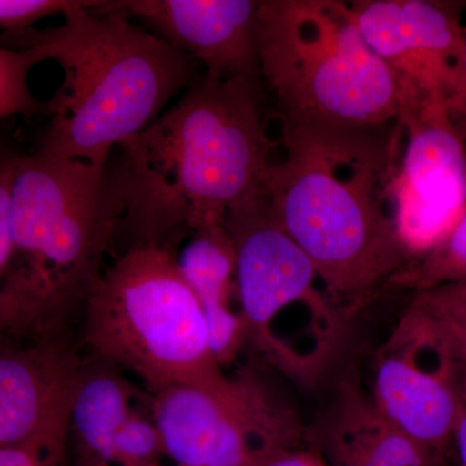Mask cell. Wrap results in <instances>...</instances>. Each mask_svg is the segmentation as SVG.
Here are the masks:
<instances>
[{
    "mask_svg": "<svg viewBox=\"0 0 466 466\" xmlns=\"http://www.w3.org/2000/svg\"><path fill=\"white\" fill-rule=\"evenodd\" d=\"M260 87L205 76L116 148L108 168L130 248L174 250L184 236L223 225L229 210L266 192L274 143Z\"/></svg>",
    "mask_w": 466,
    "mask_h": 466,
    "instance_id": "1",
    "label": "cell"
},
{
    "mask_svg": "<svg viewBox=\"0 0 466 466\" xmlns=\"http://www.w3.org/2000/svg\"><path fill=\"white\" fill-rule=\"evenodd\" d=\"M279 119L285 157L266 184L272 213L330 297L366 299L410 263L389 201L403 126Z\"/></svg>",
    "mask_w": 466,
    "mask_h": 466,
    "instance_id": "2",
    "label": "cell"
},
{
    "mask_svg": "<svg viewBox=\"0 0 466 466\" xmlns=\"http://www.w3.org/2000/svg\"><path fill=\"white\" fill-rule=\"evenodd\" d=\"M63 17L60 26L2 33L0 46L36 51L63 69L38 149L108 167L113 149L146 130L192 84L198 63L106 2H86Z\"/></svg>",
    "mask_w": 466,
    "mask_h": 466,
    "instance_id": "3",
    "label": "cell"
},
{
    "mask_svg": "<svg viewBox=\"0 0 466 466\" xmlns=\"http://www.w3.org/2000/svg\"><path fill=\"white\" fill-rule=\"evenodd\" d=\"M122 208L108 167L18 153L2 339L60 336L103 275Z\"/></svg>",
    "mask_w": 466,
    "mask_h": 466,
    "instance_id": "4",
    "label": "cell"
},
{
    "mask_svg": "<svg viewBox=\"0 0 466 466\" xmlns=\"http://www.w3.org/2000/svg\"><path fill=\"white\" fill-rule=\"evenodd\" d=\"M84 342L95 359L130 370L152 392L196 386L228 394L198 299L173 249L128 248L86 299Z\"/></svg>",
    "mask_w": 466,
    "mask_h": 466,
    "instance_id": "5",
    "label": "cell"
},
{
    "mask_svg": "<svg viewBox=\"0 0 466 466\" xmlns=\"http://www.w3.org/2000/svg\"><path fill=\"white\" fill-rule=\"evenodd\" d=\"M260 84L278 116L349 125L400 121L401 91L339 0H260Z\"/></svg>",
    "mask_w": 466,
    "mask_h": 466,
    "instance_id": "6",
    "label": "cell"
},
{
    "mask_svg": "<svg viewBox=\"0 0 466 466\" xmlns=\"http://www.w3.org/2000/svg\"><path fill=\"white\" fill-rule=\"evenodd\" d=\"M350 16L394 76L401 113L449 108L458 91L464 32L458 5L437 0H354Z\"/></svg>",
    "mask_w": 466,
    "mask_h": 466,
    "instance_id": "7",
    "label": "cell"
},
{
    "mask_svg": "<svg viewBox=\"0 0 466 466\" xmlns=\"http://www.w3.org/2000/svg\"><path fill=\"white\" fill-rule=\"evenodd\" d=\"M400 122L407 140L389 201L410 263L441 240L465 208L466 140L465 128L444 106L406 113Z\"/></svg>",
    "mask_w": 466,
    "mask_h": 466,
    "instance_id": "8",
    "label": "cell"
},
{
    "mask_svg": "<svg viewBox=\"0 0 466 466\" xmlns=\"http://www.w3.org/2000/svg\"><path fill=\"white\" fill-rule=\"evenodd\" d=\"M150 413L165 455L177 465L263 466L272 456L254 444L257 435L274 444L268 410L241 383L228 394L196 386L162 389L153 392Z\"/></svg>",
    "mask_w": 466,
    "mask_h": 466,
    "instance_id": "9",
    "label": "cell"
},
{
    "mask_svg": "<svg viewBox=\"0 0 466 466\" xmlns=\"http://www.w3.org/2000/svg\"><path fill=\"white\" fill-rule=\"evenodd\" d=\"M223 227L235 251V278L241 315L257 341L271 348L276 317L294 303L323 314L311 259L279 225L266 192L233 208Z\"/></svg>",
    "mask_w": 466,
    "mask_h": 466,
    "instance_id": "10",
    "label": "cell"
},
{
    "mask_svg": "<svg viewBox=\"0 0 466 466\" xmlns=\"http://www.w3.org/2000/svg\"><path fill=\"white\" fill-rule=\"evenodd\" d=\"M82 364L60 336L0 341V449L67 446Z\"/></svg>",
    "mask_w": 466,
    "mask_h": 466,
    "instance_id": "11",
    "label": "cell"
},
{
    "mask_svg": "<svg viewBox=\"0 0 466 466\" xmlns=\"http://www.w3.org/2000/svg\"><path fill=\"white\" fill-rule=\"evenodd\" d=\"M259 5L260 0L106 2L112 11L137 18L148 32L202 64L205 76L256 84H260Z\"/></svg>",
    "mask_w": 466,
    "mask_h": 466,
    "instance_id": "12",
    "label": "cell"
},
{
    "mask_svg": "<svg viewBox=\"0 0 466 466\" xmlns=\"http://www.w3.org/2000/svg\"><path fill=\"white\" fill-rule=\"evenodd\" d=\"M177 259L184 280L200 303L211 352L218 364L225 366L249 334L242 315L229 306L235 276L231 238L223 225L196 229Z\"/></svg>",
    "mask_w": 466,
    "mask_h": 466,
    "instance_id": "13",
    "label": "cell"
},
{
    "mask_svg": "<svg viewBox=\"0 0 466 466\" xmlns=\"http://www.w3.org/2000/svg\"><path fill=\"white\" fill-rule=\"evenodd\" d=\"M375 397L380 416L426 450L441 449L459 417L446 383L398 355L380 361Z\"/></svg>",
    "mask_w": 466,
    "mask_h": 466,
    "instance_id": "14",
    "label": "cell"
},
{
    "mask_svg": "<svg viewBox=\"0 0 466 466\" xmlns=\"http://www.w3.org/2000/svg\"><path fill=\"white\" fill-rule=\"evenodd\" d=\"M116 368L99 361L82 364L69 413V438L76 466H112L116 435L137 407L135 389Z\"/></svg>",
    "mask_w": 466,
    "mask_h": 466,
    "instance_id": "15",
    "label": "cell"
},
{
    "mask_svg": "<svg viewBox=\"0 0 466 466\" xmlns=\"http://www.w3.org/2000/svg\"><path fill=\"white\" fill-rule=\"evenodd\" d=\"M390 283L420 290L466 283V205L441 240L404 267Z\"/></svg>",
    "mask_w": 466,
    "mask_h": 466,
    "instance_id": "16",
    "label": "cell"
},
{
    "mask_svg": "<svg viewBox=\"0 0 466 466\" xmlns=\"http://www.w3.org/2000/svg\"><path fill=\"white\" fill-rule=\"evenodd\" d=\"M45 63L34 50H9L0 46V121L18 115H47V103L36 99L29 86L33 67Z\"/></svg>",
    "mask_w": 466,
    "mask_h": 466,
    "instance_id": "17",
    "label": "cell"
},
{
    "mask_svg": "<svg viewBox=\"0 0 466 466\" xmlns=\"http://www.w3.org/2000/svg\"><path fill=\"white\" fill-rule=\"evenodd\" d=\"M18 153L20 152L0 144V339L3 327V299L12 258L9 216Z\"/></svg>",
    "mask_w": 466,
    "mask_h": 466,
    "instance_id": "18",
    "label": "cell"
},
{
    "mask_svg": "<svg viewBox=\"0 0 466 466\" xmlns=\"http://www.w3.org/2000/svg\"><path fill=\"white\" fill-rule=\"evenodd\" d=\"M85 0H0V29L18 33L34 27L43 18L67 14Z\"/></svg>",
    "mask_w": 466,
    "mask_h": 466,
    "instance_id": "19",
    "label": "cell"
},
{
    "mask_svg": "<svg viewBox=\"0 0 466 466\" xmlns=\"http://www.w3.org/2000/svg\"><path fill=\"white\" fill-rule=\"evenodd\" d=\"M67 446L26 444L0 449V466H66Z\"/></svg>",
    "mask_w": 466,
    "mask_h": 466,
    "instance_id": "20",
    "label": "cell"
},
{
    "mask_svg": "<svg viewBox=\"0 0 466 466\" xmlns=\"http://www.w3.org/2000/svg\"><path fill=\"white\" fill-rule=\"evenodd\" d=\"M451 115L458 119L459 124L465 128L466 125V29L464 32V45H462L461 64H460V75L458 91L455 100L451 106Z\"/></svg>",
    "mask_w": 466,
    "mask_h": 466,
    "instance_id": "21",
    "label": "cell"
},
{
    "mask_svg": "<svg viewBox=\"0 0 466 466\" xmlns=\"http://www.w3.org/2000/svg\"><path fill=\"white\" fill-rule=\"evenodd\" d=\"M263 466H321L317 458L311 453L278 452L271 456Z\"/></svg>",
    "mask_w": 466,
    "mask_h": 466,
    "instance_id": "22",
    "label": "cell"
},
{
    "mask_svg": "<svg viewBox=\"0 0 466 466\" xmlns=\"http://www.w3.org/2000/svg\"><path fill=\"white\" fill-rule=\"evenodd\" d=\"M453 431H455L460 461L462 466H466V413L458 417Z\"/></svg>",
    "mask_w": 466,
    "mask_h": 466,
    "instance_id": "23",
    "label": "cell"
},
{
    "mask_svg": "<svg viewBox=\"0 0 466 466\" xmlns=\"http://www.w3.org/2000/svg\"><path fill=\"white\" fill-rule=\"evenodd\" d=\"M336 466H361L357 464H337Z\"/></svg>",
    "mask_w": 466,
    "mask_h": 466,
    "instance_id": "24",
    "label": "cell"
},
{
    "mask_svg": "<svg viewBox=\"0 0 466 466\" xmlns=\"http://www.w3.org/2000/svg\"><path fill=\"white\" fill-rule=\"evenodd\" d=\"M157 466H162V465H157ZM177 466H180V465H177Z\"/></svg>",
    "mask_w": 466,
    "mask_h": 466,
    "instance_id": "25",
    "label": "cell"
},
{
    "mask_svg": "<svg viewBox=\"0 0 466 466\" xmlns=\"http://www.w3.org/2000/svg\"><path fill=\"white\" fill-rule=\"evenodd\" d=\"M465 345H466V341H465Z\"/></svg>",
    "mask_w": 466,
    "mask_h": 466,
    "instance_id": "26",
    "label": "cell"
}]
</instances>
